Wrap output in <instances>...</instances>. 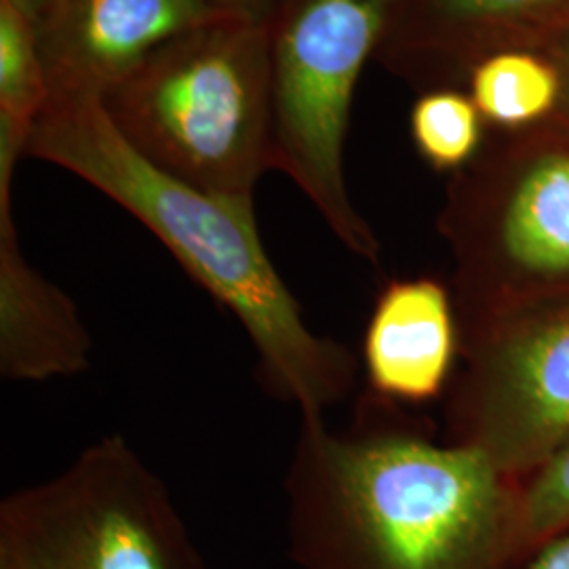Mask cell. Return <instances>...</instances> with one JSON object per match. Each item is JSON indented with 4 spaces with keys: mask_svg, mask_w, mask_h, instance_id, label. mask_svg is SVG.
<instances>
[{
    "mask_svg": "<svg viewBox=\"0 0 569 569\" xmlns=\"http://www.w3.org/2000/svg\"><path fill=\"white\" fill-rule=\"evenodd\" d=\"M300 569H517L519 479L371 392L302 420L284 477Z\"/></svg>",
    "mask_w": 569,
    "mask_h": 569,
    "instance_id": "cell-1",
    "label": "cell"
},
{
    "mask_svg": "<svg viewBox=\"0 0 569 569\" xmlns=\"http://www.w3.org/2000/svg\"><path fill=\"white\" fill-rule=\"evenodd\" d=\"M26 157L70 171L146 226L241 323L266 392L298 407L300 420H326L350 395L359 359L306 323L266 253L253 199L209 192L150 163L91 96L49 98Z\"/></svg>",
    "mask_w": 569,
    "mask_h": 569,
    "instance_id": "cell-2",
    "label": "cell"
},
{
    "mask_svg": "<svg viewBox=\"0 0 569 569\" xmlns=\"http://www.w3.org/2000/svg\"><path fill=\"white\" fill-rule=\"evenodd\" d=\"M150 163L209 192L253 199L272 157L268 23H204L163 44L102 98Z\"/></svg>",
    "mask_w": 569,
    "mask_h": 569,
    "instance_id": "cell-3",
    "label": "cell"
},
{
    "mask_svg": "<svg viewBox=\"0 0 569 569\" xmlns=\"http://www.w3.org/2000/svg\"><path fill=\"white\" fill-rule=\"evenodd\" d=\"M437 230L462 329L569 302V127L489 131L449 176Z\"/></svg>",
    "mask_w": 569,
    "mask_h": 569,
    "instance_id": "cell-4",
    "label": "cell"
},
{
    "mask_svg": "<svg viewBox=\"0 0 569 569\" xmlns=\"http://www.w3.org/2000/svg\"><path fill=\"white\" fill-rule=\"evenodd\" d=\"M392 0H284L268 23L274 169L346 249L380 264L382 244L352 203L345 150L359 77L376 60Z\"/></svg>",
    "mask_w": 569,
    "mask_h": 569,
    "instance_id": "cell-5",
    "label": "cell"
},
{
    "mask_svg": "<svg viewBox=\"0 0 569 569\" xmlns=\"http://www.w3.org/2000/svg\"><path fill=\"white\" fill-rule=\"evenodd\" d=\"M0 569H207L163 481L117 435L0 507Z\"/></svg>",
    "mask_w": 569,
    "mask_h": 569,
    "instance_id": "cell-6",
    "label": "cell"
},
{
    "mask_svg": "<svg viewBox=\"0 0 569 569\" xmlns=\"http://www.w3.org/2000/svg\"><path fill=\"white\" fill-rule=\"evenodd\" d=\"M443 439L523 479L569 441V302L462 329Z\"/></svg>",
    "mask_w": 569,
    "mask_h": 569,
    "instance_id": "cell-7",
    "label": "cell"
},
{
    "mask_svg": "<svg viewBox=\"0 0 569 569\" xmlns=\"http://www.w3.org/2000/svg\"><path fill=\"white\" fill-rule=\"evenodd\" d=\"M569 30V0H392L376 61L411 89H465L472 68L542 51Z\"/></svg>",
    "mask_w": 569,
    "mask_h": 569,
    "instance_id": "cell-8",
    "label": "cell"
},
{
    "mask_svg": "<svg viewBox=\"0 0 569 569\" xmlns=\"http://www.w3.org/2000/svg\"><path fill=\"white\" fill-rule=\"evenodd\" d=\"M224 18L207 0H41L49 98L102 100L163 44Z\"/></svg>",
    "mask_w": 569,
    "mask_h": 569,
    "instance_id": "cell-9",
    "label": "cell"
},
{
    "mask_svg": "<svg viewBox=\"0 0 569 569\" xmlns=\"http://www.w3.org/2000/svg\"><path fill=\"white\" fill-rule=\"evenodd\" d=\"M460 357L462 323L451 284L420 274L380 289L361 342L367 392L407 409L428 406L448 395Z\"/></svg>",
    "mask_w": 569,
    "mask_h": 569,
    "instance_id": "cell-10",
    "label": "cell"
},
{
    "mask_svg": "<svg viewBox=\"0 0 569 569\" xmlns=\"http://www.w3.org/2000/svg\"><path fill=\"white\" fill-rule=\"evenodd\" d=\"M91 333L77 305L26 260L13 213H0V373L13 382L77 376Z\"/></svg>",
    "mask_w": 569,
    "mask_h": 569,
    "instance_id": "cell-11",
    "label": "cell"
},
{
    "mask_svg": "<svg viewBox=\"0 0 569 569\" xmlns=\"http://www.w3.org/2000/svg\"><path fill=\"white\" fill-rule=\"evenodd\" d=\"M41 0H0V211L34 124L49 102L39 32Z\"/></svg>",
    "mask_w": 569,
    "mask_h": 569,
    "instance_id": "cell-12",
    "label": "cell"
},
{
    "mask_svg": "<svg viewBox=\"0 0 569 569\" xmlns=\"http://www.w3.org/2000/svg\"><path fill=\"white\" fill-rule=\"evenodd\" d=\"M465 89L489 131H521L555 117L561 79L545 51L512 49L479 61Z\"/></svg>",
    "mask_w": 569,
    "mask_h": 569,
    "instance_id": "cell-13",
    "label": "cell"
},
{
    "mask_svg": "<svg viewBox=\"0 0 569 569\" xmlns=\"http://www.w3.org/2000/svg\"><path fill=\"white\" fill-rule=\"evenodd\" d=\"M411 142L435 171L456 173L483 148L489 127L467 89L420 93L409 117Z\"/></svg>",
    "mask_w": 569,
    "mask_h": 569,
    "instance_id": "cell-14",
    "label": "cell"
},
{
    "mask_svg": "<svg viewBox=\"0 0 569 569\" xmlns=\"http://www.w3.org/2000/svg\"><path fill=\"white\" fill-rule=\"evenodd\" d=\"M569 531V441L519 479L521 563L552 538Z\"/></svg>",
    "mask_w": 569,
    "mask_h": 569,
    "instance_id": "cell-15",
    "label": "cell"
},
{
    "mask_svg": "<svg viewBox=\"0 0 569 569\" xmlns=\"http://www.w3.org/2000/svg\"><path fill=\"white\" fill-rule=\"evenodd\" d=\"M228 18L270 23L274 13L281 9L284 0H207Z\"/></svg>",
    "mask_w": 569,
    "mask_h": 569,
    "instance_id": "cell-16",
    "label": "cell"
},
{
    "mask_svg": "<svg viewBox=\"0 0 569 569\" xmlns=\"http://www.w3.org/2000/svg\"><path fill=\"white\" fill-rule=\"evenodd\" d=\"M542 51L549 56L550 60L555 61V66L559 70V79H561V96H559V106H557V112L552 119L569 127V30L547 44Z\"/></svg>",
    "mask_w": 569,
    "mask_h": 569,
    "instance_id": "cell-17",
    "label": "cell"
},
{
    "mask_svg": "<svg viewBox=\"0 0 569 569\" xmlns=\"http://www.w3.org/2000/svg\"><path fill=\"white\" fill-rule=\"evenodd\" d=\"M517 569H569V531L533 550Z\"/></svg>",
    "mask_w": 569,
    "mask_h": 569,
    "instance_id": "cell-18",
    "label": "cell"
}]
</instances>
